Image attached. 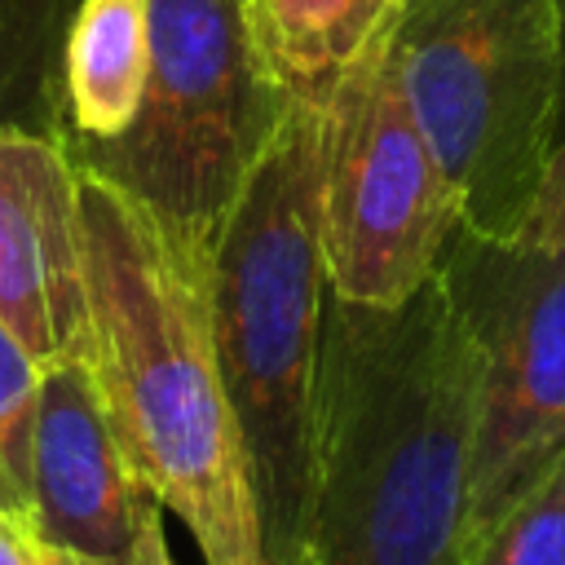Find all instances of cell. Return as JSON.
Segmentation results:
<instances>
[{"instance_id": "cell-1", "label": "cell", "mask_w": 565, "mask_h": 565, "mask_svg": "<svg viewBox=\"0 0 565 565\" xmlns=\"http://www.w3.org/2000/svg\"><path fill=\"white\" fill-rule=\"evenodd\" d=\"M481 344L441 269L402 305L327 291L309 565H468Z\"/></svg>"}, {"instance_id": "cell-2", "label": "cell", "mask_w": 565, "mask_h": 565, "mask_svg": "<svg viewBox=\"0 0 565 565\" xmlns=\"http://www.w3.org/2000/svg\"><path fill=\"white\" fill-rule=\"evenodd\" d=\"M88 375L106 419L203 565H265L252 463L230 406L207 260L141 199L79 168Z\"/></svg>"}, {"instance_id": "cell-3", "label": "cell", "mask_w": 565, "mask_h": 565, "mask_svg": "<svg viewBox=\"0 0 565 565\" xmlns=\"http://www.w3.org/2000/svg\"><path fill=\"white\" fill-rule=\"evenodd\" d=\"M318 102L296 97L252 168L212 256V322L252 463L265 565H309L313 380L327 265L313 207Z\"/></svg>"}, {"instance_id": "cell-4", "label": "cell", "mask_w": 565, "mask_h": 565, "mask_svg": "<svg viewBox=\"0 0 565 565\" xmlns=\"http://www.w3.org/2000/svg\"><path fill=\"white\" fill-rule=\"evenodd\" d=\"M393 40L459 225L516 238L556 146V0H397Z\"/></svg>"}, {"instance_id": "cell-5", "label": "cell", "mask_w": 565, "mask_h": 565, "mask_svg": "<svg viewBox=\"0 0 565 565\" xmlns=\"http://www.w3.org/2000/svg\"><path fill=\"white\" fill-rule=\"evenodd\" d=\"M291 102L256 62L247 0H150V71L128 132L62 146L207 260Z\"/></svg>"}, {"instance_id": "cell-6", "label": "cell", "mask_w": 565, "mask_h": 565, "mask_svg": "<svg viewBox=\"0 0 565 565\" xmlns=\"http://www.w3.org/2000/svg\"><path fill=\"white\" fill-rule=\"evenodd\" d=\"M397 4L335 71L313 124V207L331 296L402 305L459 230L455 190L406 102L393 40Z\"/></svg>"}, {"instance_id": "cell-7", "label": "cell", "mask_w": 565, "mask_h": 565, "mask_svg": "<svg viewBox=\"0 0 565 565\" xmlns=\"http://www.w3.org/2000/svg\"><path fill=\"white\" fill-rule=\"evenodd\" d=\"M437 269L481 344L468 486L477 539L565 455V238H481L459 225Z\"/></svg>"}, {"instance_id": "cell-8", "label": "cell", "mask_w": 565, "mask_h": 565, "mask_svg": "<svg viewBox=\"0 0 565 565\" xmlns=\"http://www.w3.org/2000/svg\"><path fill=\"white\" fill-rule=\"evenodd\" d=\"M31 499L44 547L93 565H177L163 539V503L124 455L88 362L40 371Z\"/></svg>"}, {"instance_id": "cell-9", "label": "cell", "mask_w": 565, "mask_h": 565, "mask_svg": "<svg viewBox=\"0 0 565 565\" xmlns=\"http://www.w3.org/2000/svg\"><path fill=\"white\" fill-rule=\"evenodd\" d=\"M0 322L40 366L88 358L79 168L31 128H0Z\"/></svg>"}, {"instance_id": "cell-10", "label": "cell", "mask_w": 565, "mask_h": 565, "mask_svg": "<svg viewBox=\"0 0 565 565\" xmlns=\"http://www.w3.org/2000/svg\"><path fill=\"white\" fill-rule=\"evenodd\" d=\"M150 71V0H75L62 35V141L102 146L128 132Z\"/></svg>"}, {"instance_id": "cell-11", "label": "cell", "mask_w": 565, "mask_h": 565, "mask_svg": "<svg viewBox=\"0 0 565 565\" xmlns=\"http://www.w3.org/2000/svg\"><path fill=\"white\" fill-rule=\"evenodd\" d=\"M393 4L397 0H247L256 62L278 93L318 102Z\"/></svg>"}, {"instance_id": "cell-12", "label": "cell", "mask_w": 565, "mask_h": 565, "mask_svg": "<svg viewBox=\"0 0 565 565\" xmlns=\"http://www.w3.org/2000/svg\"><path fill=\"white\" fill-rule=\"evenodd\" d=\"M75 0H0V128L62 137V35Z\"/></svg>"}, {"instance_id": "cell-13", "label": "cell", "mask_w": 565, "mask_h": 565, "mask_svg": "<svg viewBox=\"0 0 565 565\" xmlns=\"http://www.w3.org/2000/svg\"><path fill=\"white\" fill-rule=\"evenodd\" d=\"M468 565H565V455L472 539Z\"/></svg>"}, {"instance_id": "cell-14", "label": "cell", "mask_w": 565, "mask_h": 565, "mask_svg": "<svg viewBox=\"0 0 565 565\" xmlns=\"http://www.w3.org/2000/svg\"><path fill=\"white\" fill-rule=\"evenodd\" d=\"M40 362L0 322V512L31 525V450L40 406ZM35 530V525H31Z\"/></svg>"}, {"instance_id": "cell-15", "label": "cell", "mask_w": 565, "mask_h": 565, "mask_svg": "<svg viewBox=\"0 0 565 565\" xmlns=\"http://www.w3.org/2000/svg\"><path fill=\"white\" fill-rule=\"evenodd\" d=\"M521 234H539V238H565V137L552 146V159H547V172H543V185H539V199H534V212L525 221Z\"/></svg>"}, {"instance_id": "cell-16", "label": "cell", "mask_w": 565, "mask_h": 565, "mask_svg": "<svg viewBox=\"0 0 565 565\" xmlns=\"http://www.w3.org/2000/svg\"><path fill=\"white\" fill-rule=\"evenodd\" d=\"M0 565H44V547L26 521L0 512Z\"/></svg>"}, {"instance_id": "cell-17", "label": "cell", "mask_w": 565, "mask_h": 565, "mask_svg": "<svg viewBox=\"0 0 565 565\" xmlns=\"http://www.w3.org/2000/svg\"><path fill=\"white\" fill-rule=\"evenodd\" d=\"M556 26H561V97H556V141L565 137V0H556Z\"/></svg>"}, {"instance_id": "cell-18", "label": "cell", "mask_w": 565, "mask_h": 565, "mask_svg": "<svg viewBox=\"0 0 565 565\" xmlns=\"http://www.w3.org/2000/svg\"><path fill=\"white\" fill-rule=\"evenodd\" d=\"M44 547V543H40ZM44 565H93L84 556H71V552H57V547H44Z\"/></svg>"}]
</instances>
